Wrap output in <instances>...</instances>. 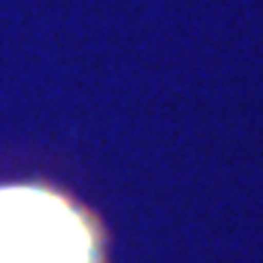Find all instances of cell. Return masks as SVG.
<instances>
[{"mask_svg": "<svg viewBox=\"0 0 263 263\" xmlns=\"http://www.w3.org/2000/svg\"><path fill=\"white\" fill-rule=\"evenodd\" d=\"M0 263H103L100 231L47 184H0Z\"/></svg>", "mask_w": 263, "mask_h": 263, "instance_id": "cell-1", "label": "cell"}]
</instances>
